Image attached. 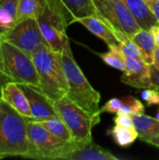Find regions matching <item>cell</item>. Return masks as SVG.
Wrapping results in <instances>:
<instances>
[{
  "instance_id": "ac0fdd59",
  "label": "cell",
  "mask_w": 159,
  "mask_h": 160,
  "mask_svg": "<svg viewBox=\"0 0 159 160\" xmlns=\"http://www.w3.org/2000/svg\"><path fill=\"white\" fill-rule=\"evenodd\" d=\"M133 41L141 49L142 59L150 66L154 64L155 51L157 47L153 34L146 29H141L132 38Z\"/></svg>"
},
{
  "instance_id": "f1b7e54d",
  "label": "cell",
  "mask_w": 159,
  "mask_h": 160,
  "mask_svg": "<svg viewBox=\"0 0 159 160\" xmlns=\"http://www.w3.org/2000/svg\"><path fill=\"white\" fill-rule=\"evenodd\" d=\"M151 79L154 88L159 87V69L155 68L153 65L151 66Z\"/></svg>"
},
{
  "instance_id": "836d02e7",
  "label": "cell",
  "mask_w": 159,
  "mask_h": 160,
  "mask_svg": "<svg viewBox=\"0 0 159 160\" xmlns=\"http://www.w3.org/2000/svg\"><path fill=\"white\" fill-rule=\"evenodd\" d=\"M156 118L159 121V109L157 110V114H156Z\"/></svg>"
},
{
  "instance_id": "4fadbf2b",
  "label": "cell",
  "mask_w": 159,
  "mask_h": 160,
  "mask_svg": "<svg viewBox=\"0 0 159 160\" xmlns=\"http://www.w3.org/2000/svg\"><path fill=\"white\" fill-rule=\"evenodd\" d=\"M1 100L5 101L7 105H9L12 109L25 118H32L27 97L19 83L14 82H7L2 88Z\"/></svg>"
},
{
  "instance_id": "30bf717a",
  "label": "cell",
  "mask_w": 159,
  "mask_h": 160,
  "mask_svg": "<svg viewBox=\"0 0 159 160\" xmlns=\"http://www.w3.org/2000/svg\"><path fill=\"white\" fill-rule=\"evenodd\" d=\"M20 85L26 95L30 105L32 114L31 120L41 122L52 117L59 116L54 108V101L47 97L39 88L27 84Z\"/></svg>"
},
{
  "instance_id": "6da1fadb",
  "label": "cell",
  "mask_w": 159,
  "mask_h": 160,
  "mask_svg": "<svg viewBox=\"0 0 159 160\" xmlns=\"http://www.w3.org/2000/svg\"><path fill=\"white\" fill-rule=\"evenodd\" d=\"M61 60L68 85L67 97L91 115L100 117V93L91 85L77 64L69 43L61 52Z\"/></svg>"
},
{
  "instance_id": "5bb4252c",
  "label": "cell",
  "mask_w": 159,
  "mask_h": 160,
  "mask_svg": "<svg viewBox=\"0 0 159 160\" xmlns=\"http://www.w3.org/2000/svg\"><path fill=\"white\" fill-rule=\"evenodd\" d=\"M76 22L82 23L92 34L104 40L108 46L118 44V41L112 31V25L99 13L98 15H91L80 18L76 21Z\"/></svg>"
},
{
  "instance_id": "8fae6325",
  "label": "cell",
  "mask_w": 159,
  "mask_h": 160,
  "mask_svg": "<svg viewBox=\"0 0 159 160\" xmlns=\"http://www.w3.org/2000/svg\"><path fill=\"white\" fill-rule=\"evenodd\" d=\"M126 69L121 82L139 89L154 88L151 79V66L140 58L125 57Z\"/></svg>"
},
{
  "instance_id": "ba28073f",
  "label": "cell",
  "mask_w": 159,
  "mask_h": 160,
  "mask_svg": "<svg viewBox=\"0 0 159 160\" xmlns=\"http://www.w3.org/2000/svg\"><path fill=\"white\" fill-rule=\"evenodd\" d=\"M100 15H102L112 28L119 29L132 38L142 27L122 0H93Z\"/></svg>"
},
{
  "instance_id": "f546056e",
  "label": "cell",
  "mask_w": 159,
  "mask_h": 160,
  "mask_svg": "<svg viewBox=\"0 0 159 160\" xmlns=\"http://www.w3.org/2000/svg\"><path fill=\"white\" fill-rule=\"evenodd\" d=\"M142 142H145L146 143H149L153 146H156L159 148V134H156L153 136H150L146 139H144Z\"/></svg>"
},
{
  "instance_id": "7a4b0ae2",
  "label": "cell",
  "mask_w": 159,
  "mask_h": 160,
  "mask_svg": "<svg viewBox=\"0 0 159 160\" xmlns=\"http://www.w3.org/2000/svg\"><path fill=\"white\" fill-rule=\"evenodd\" d=\"M31 56L38 75L39 89L53 101L66 97L68 85L62 66L61 53L42 44Z\"/></svg>"
},
{
  "instance_id": "d4e9b609",
  "label": "cell",
  "mask_w": 159,
  "mask_h": 160,
  "mask_svg": "<svg viewBox=\"0 0 159 160\" xmlns=\"http://www.w3.org/2000/svg\"><path fill=\"white\" fill-rule=\"evenodd\" d=\"M142 98L147 103L148 106L158 105L159 104V92L156 89L146 88L142 93Z\"/></svg>"
},
{
  "instance_id": "3957f363",
  "label": "cell",
  "mask_w": 159,
  "mask_h": 160,
  "mask_svg": "<svg viewBox=\"0 0 159 160\" xmlns=\"http://www.w3.org/2000/svg\"><path fill=\"white\" fill-rule=\"evenodd\" d=\"M28 119L0 99V158L22 157L28 150Z\"/></svg>"
},
{
  "instance_id": "484cf974",
  "label": "cell",
  "mask_w": 159,
  "mask_h": 160,
  "mask_svg": "<svg viewBox=\"0 0 159 160\" xmlns=\"http://www.w3.org/2000/svg\"><path fill=\"white\" fill-rule=\"evenodd\" d=\"M123 102L121 98H112L109 99L101 108H100V112H111V113H117L120 108L122 107Z\"/></svg>"
},
{
  "instance_id": "e575fe53",
  "label": "cell",
  "mask_w": 159,
  "mask_h": 160,
  "mask_svg": "<svg viewBox=\"0 0 159 160\" xmlns=\"http://www.w3.org/2000/svg\"><path fill=\"white\" fill-rule=\"evenodd\" d=\"M156 89H157V90L159 92V87H156Z\"/></svg>"
},
{
  "instance_id": "1f68e13d",
  "label": "cell",
  "mask_w": 159,
  "mask_h": 160,
  "mask_svg": "<svg viewBox=\"0 0 159 160\" xmlns=\"http://www.w3.org/2000/svg\"><path fill=\"white\" fill-rule=\"evenodd\" d=\"M9 81L7 80V78L6 77V75L2 72V70H1V68H0V99H1V92H2V88H3V86L7 83V82H8Z\"/></svg>"
},
{
  "instance_id": "4316f807",
  "label": "cell",
  "mask_w": 159,
  "mask_h": 160,
  "mask_svg": "<svg viewBox=\"0 0 159 160\" xmlns=\"http://www.w3.org/2000/svg\"><path fill=\"white\" fill-rule=\"evenodd\" d=\"M115 125L121 126V127H127V128H131L134 127V122L133 118L131 115L128 114H117L116 117L113 119Z\"/></svg>"
},
{
  "instance_id": "9a60e30c",
  "label": "cell",
  "mask_w": 159,
  "mask_h": 160,
  "mask_svg": "<svg viewBox=\"0 0 159 160\" xmlns=\"http://www.w3.org/2000/svg\"><path fill=\"white\" fill-rule=\"evenodd\" d=\"M142 29L150 30L158 21L149 8L145 0H122Z\"/></svg>"
},
{
  "instance_id": "d6a6232c",
  "label": "cell",
  "mask_w": 159,
  "mask_h": 160,
  "mask_svg": "<svg viewBox=\"0 0 159 160\" xmlns=\"http://www.w3.org/2000/svg\"><path fill=\"white\" fill-rule=\"evenodd\" d=\"M153 66L159 69V46L157 47L155 51V56H154V64Z\"/></svg>"
},
{
  "instance_id": "5b68a950",
  "label": "cell",
  "mask_w": 159,
  "mask_h": 160,
  "mask_svg": "<svg viewBox=\"0 0 159 160\" xmlns=\"http://www.w3.org/2000/svg\"><path fill=\"white\" fill-rule=\"evenodd\" d=\"M28 150L25 158L33 159H64L74 147L77 142L64 141L49 130L39 122L28 119L27 121Z\"/></svg>"
},
{
  "instance_id": "7c38bea8",
  "label": "cell",
  "mask_w": 159,
  "mask_h": 160,
  "mask_svg": "<svg viewBox=\"0 0 159 160\" xmlns=\"http://www.w3.org/2000/svg\"><path fill=\"white\" fill-rule=\"evenodd\" d=\"M67 160H118L119 158L96 144L94 141L86 142H76L71 151L64 157Z\"/></svg>"
},
{
  "instance_id": "d6986e66",
  "label": "cell",
  "mask_w": 159,
  "mask_h": 160,
  "mask_svg": "<svg viewBox=\"0 0 159 160\" xmlns=\"http://www.w3.org/2000/svg\"><path fill=\"white\" fill-rule=\"evenodd\" d=\"M134 127L139 133V139L143 141L144 139L159 134V121L155 117H150L144 114L133 115Z\"/></svg>"
},
{
  "instance_id": "83f0119b",
  "label": "cell",
  "mask_w": 159,
  "mask_h": 160,
  "mask_svg": "<svg viewBox=\"0 0 159 160\" xmlns=\"http://www.w3.org/2000/svg\"><path fill=\"white\" fill-rule=\"evenodd\" d=\"M149 8L159 22V0H145Z\"/></svg>"
},
{
  "instance_id": "603a6c76",
  "label": "cell",
  "mask_w": 159,
  "mask_h": 160,
  "mask_svg": "<svg viewBox=\"0 0 159 160\" xmlns=\"http://www.w3.org/2000/svg\"><path fill=\"white\" fill-rule=\"evenodd\" d=\"M45 0H19L18 22L26 18H37Z\"/></svg>"
},
{
  "instance_id": "7402d4cb",
  "label": "cell",
  "mask_w": 159,
  "mask_h": 160,
  "mask_svg": "<svg viewBox=\"0 0 159 160\" xmlns=\"http://www.w3.org/2000/svg\"><path fill=\"white\" fill-rule=\"evenodd\" d=\"M109 52H99L97 53L108 66L120 70L125 71L126 69V63H125V55L123 54L121 48L118 44H112L109 45Z\"/></svg>"
},
{
  "instance_id": "52a82bcc",
  "label": "cell",
  "mask_w": 159,
  "mask_h": 160,
  "mask_svg": "<svg viewBox=\"0 0 159 160\" xmlns=\"http://www.w3.org/2000/svg\"><path fill=\"white\" fill-rule=\"evenodd\" d=\"M53 103L58 115L69 128L74 142H86L93 140L92 129L99 124L100 117L91 115L67 96Z\"/></svg>"
},
{
  "instance_id": "277c9868",
  "label": "cell",
  "mask_w": 159,
  "mask_h": 160,
  "mask_svg": "<svg viewBox=\"0 0 159 160\" xmlns=\"http://www.w3.org/2000/svg\"><path fill=\"white\" fill-rule=\"evenodd\" d=\"M36 19L46 45L61 53L69 43L67 28L70 17L65 6L60 0H45Z\"/></svg>"
},
{
  "instance_id": "ffe728a7",
  "label": "cell",
  "mask_w": 159,
  "mask_h": 160,
  "mask_svg": "<svg viewBox=\"0 0 159 160\" xmlns=\"http://www.w3.org/2000/svg\"><path fill=\"white\" fill-rule=\"evenodd\" d=\"M107 134L111 135L116 144L121 147H128L139 139V133L135 127L127 128L115 125L108 130Z\"/></svg>"
},
{
  "instance_id": "e0dca14e",
  "label": "cell",
  "mask_w": 159,
  "mask_h": 160,
  "mask_svg": "<svg viewBox=\"0 0 159 160\" xmlns=\"http://www.w3.org/2000/svg\"><path fill=\"white\" fill-rule=\"evenodd\" d=\"M67 8L69 17L70 24L76 22L80 18L98 15V11L93 0H60Z\"/></svg>"
},
{
  "instance_id": "9c48e42d",
  "label": "cell",
  "mask_w": 159,
  "mask_h": 160,
  "mask_svg": "<svg viewBox=\"0 0 159 160\" xmlns=\"http://www.w3.org/2000/svg\"><path fill=\"white\" fill-rule=\"evenodd\" d=\"M29 55L42 44H46L36 18L19 21L3 38Z\"/></svg>"
},
{
  "instance_id": "cb8c5ba5",
  "label": "cell",
  "mask_w": 159,
  "mask_h": 160,
  "mask_svg": "<svg viewBox=\"0 0 159 160\" xmlns=\"http://www.w3.org/2000/svg\"><path fill=\"white\" fill-rule=\"evenodd\" d=\"M123 104L128 106L129 110H130V114L131 116L133 115H142L144 114V111H145V107L144 105L142 103L141 100H139L138 98L132 97V96H127L121 98Z\"/></svg>"
},
{
  "instance_id": "2e32d148",
  "label": "cell",
  "mask_w": 159,
  "mask_h": 160,
  "mask_svg": "<svg viewBox=\"0 0 159 160\" xmlns=\"http://www.w3.org/2000/svg\"><path fill=\"white\" fill-rule=\"evenodd\" d=\"M19 0H0V38L18 22Z\"/></svg>"
},
{
  "instance_id": "4dcf8cb0",
  "label": "cell",
  "mask_w": 159,
  "mask_h": 160,
  "mask_svg": "<svg viewBox=\"0 0 159 160\" xmlns=\"http://www.w3.org/2000/svg\"><path fill=\"white\" fill-rule=\"evenodd\" d=\"M149 31L153 34V36L155 38V40L157 42V45L159 46V22L156 25L152 26Z\"/></svg>"
},
{
  "instance_id": "44dd1931",
  "label": "cell",
  "mask_w": 159,
  "mask_h": 160,
  "mask_svg": "<svg viewBox=\"0 0 159 160\" xmlns=\"http://www.w3.org/2000/svg\"><path fill=\"white\" fill-rule=\"evenodd\" d=\"M47 130H49L51 133L55 135L56 137L67 141V142H73L72 134L66 125V123L63 121V119L60 116L52 117L44 121L39 122Z\"/></svg>"
},
{
  "instance_id": "8992f818",
  "label": "cell",
  "mask_w": 159,
  "mask_h": 160,
  "mask_svg": "<svg viewBox=\"0 0 159 160\" xmlns=\"http://www.w3.org/2000/svg\"><path fill=\"white\" fill-rule=\"evenodd\" d=\"M0 68L9 82L39 88L32 56L3 38H0Z\"/></svg>"
}]
</instances>
